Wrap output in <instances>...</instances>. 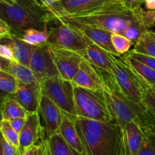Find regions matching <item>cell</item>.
<instances>
[{"label":"cell","instance_id":"52a82bcc","mask_svg":"<svg viewBox=\"0 0 155 155\" xmlns=\"http://www.w3.org/2000/svg\"><path fill=\"white\" fill-rule=\"evenodd\" d=\"M41 92L48 97L64 113L75 117L74 86L71 81L55 75L40 83Z\"/></svg>","mask_w":155,"mask_h":155},{"label":"cell","instance_id":"5bb4252c","mask_svg":"<svg viewBox=\"0 0 155 155\" xmlns=\"http://www.w3.org/2000/svg\"><path fill=\"white\" fill-rule=\"evenodd\" d=\"M110 0H59L49 9L53 18L70 16L88 12Z\"/></svg>","mask_w":155,"mask_h":155},{"label":"cell","instance_id":"f907efd6","mask_svg":"<svg viewBox=\"0 0 155 155\" xmlns=\"http://www.w3.org/2000/svg\"><path fill=\"white\" fill-rule=\"evenodd\" d=\"M2 39V38H1V37H0V39Z\"/></svg>","mask_w":155,"mask_h":155},{"label":"cell","instance_id":"8d00e7d4","mask_svg":"<svg viewBox=\"0 0 155 155\" xmlns=\"http://www.w3.org/2000/svg\"><path fill=\"white\" fill-rule=\"evenodd\" d=\"M2 145L3 155H18L16 148L8 143L2 136Z\"/></svg>","mask_w":155,"mask_h":155},{"label":"cell","instance_id":"2e32d148","mask_svg":"<svg viewBox=\"0 0 155 155\" xmlns=\"http://www.w3.org/2000/svg\"><path fill=\"white\" fill-rule=\"evenodd\" d=\"M73 86L94 91H101V80L95 66L84 58L71 80Z\"/></svg>","mask_w":155,"mask_h":155},{"label":"cell","instance_id":"7c38bea8","mask_svg":"<svg viewBox=\"0 0 155 155\" xmlns=\"http://www.w3.org/2000/svg\"><path fill=\"white\" fill-rule=\"evenodd\" d=\"M59 20L66 24L71 30L80 35L81 37L84 38L88 42L96 44L100 48H103L112 54H118V53L114 49L112 42H111L112 33L110 32L106 31L103 29L97 28V27L86 25V24H79V23L72 22V21H63L60 19Z\"/></svg>","mask_w":155,"mask_h":155},{"label":"cell","instance_id":"5b68a950","mask_svg":"<svg viewBox=\"0 0 155 155\" xmlns=\"http://www.w3.org/2000/svg\"><path fill=\"white\" fill-rule=\"evenodd\" d=\"M74 102L76 116L94 120L115 121L109 112L101 91L74 86Z\"/></svg>","mask_w":155,"mask_h":155},{"label":"cell","instance_id":"bcb514c9","mask_svg":"<svg viewBox=\"0 0 155 155\" xmlns=\"http://www.w3.org/2000/svg\"><path fill=\"white\" fill-rule=\"evenodd\" d=\"M0 155H3L2 145V134L0 133Z\"/></svg>","mask_w":155,"mask_h":155},{"label":"cell","instance_id":"7402d4cb","mask_svg":"<svg viewBox=\"0 0 155 155\" xmlns=\"http://www.w3.org/2000/svg\"><path fill=\"white\" fill-rule=\"evenodd\" d=\"M27 113L24 107L11 95L4 98L2 103L3 120H12L17 118H26Z\"/></svg>","mask_w":155,"mask_h":155},{"label":"cell","instance_id":"816d5d0a","mask_svg":"<svg viewBox=\"0 0 155 155\" xmlns=\"http://www.w3.org/2000/svg\"><path fill=\"white\" fill-rule=\"evenodd\" d=\"M130 155H133V154H130Z\"/></svg>","mask_w":155,"mask_h":155},{"label":"cell","instance_id":"74e56055","mask_svg":"<svg viewBox=\"0 0 155 155\" xmlns=\"http://www.w3.org/2000/svg\"><path fill=\"white\" fill-rule=\"evenodd\" d=\"M25 119L26 118H17V119L9 120V124H10V125L12 126V128L19 134L21 129H22L23 126H24V122H25Z\"/></svg>","mask_w":155,"mask_h":155},{"label":"cell","instance_id":"6da1fadb","mask_svg":"<svg viewBox=\"0 0 155 155\" xmlns=\"http://www.w3.org/2000/svg\"><path fill=\"white\" fill-rule=\"evenodd\" d=\"M101 80L102 93L116 124L125 128L133 121L145 136L155 138V117L143 103H137L122 93L111 74L95 67Z\"/></svg>","mask_w":155,"mask_h":155},{"label":"cell","instance_id":"ba28073f","mask_svg":"<svg viewBox=\"0 0 155 155\" xmlns=\"http://www.w3.org/2000/svg\"><path fill=\"white\" fill-rule=\"evenodd\" d=\"M54 25L48 28V41L50 45L75 51L83 56L90 42L71 30L66 24L56 18L52 19Z\"/></svg>","mask_w":155,"mask_h":155},{"label":"cell","instance_id":"44dd1931","mask_svg":"<svg viewBox=\"0 0 155 155\" xmlns=\"http://www.w3.org/2000/svg\"><path fill=\"white\" fill-rule=\"evenodd\" d=\"M125 59L130 68L135 71V74L145 82L149 86L155 85V71L147 66L144 64L138 61L136 59L133 58L126 53L123 54Z\"/></svg>","mask_w":155,"mask_h":155},{"label":"cell","instance_id":"603a6c76","mask_svg":"<svg viewBox=\"0 0 155 155\" xmlns=\"http://www.w3.org/2000/svg\"><path fill=\"white\" fill-rule=\"evenodd\" d=\"M132 50L139 54L155 58V39L149 34L148 30L140 36Z\"/></svg>","mask_w":155,"mask_h":155},{"label":"cell","instance_id":"7a4b0ae2","mask_svg":"<svg viewBox=\"0 0 155 155\" xmlns=\"http://www.w3.org/2000/svg\"><path fill=\"white\" fill-rule=\"evenodd\" d=\"M74 123L86 155H128L125 130L115 121L103 122L76 116Z\"/></svg>","mask_w":155,"mask_h":155},{"label":"cell","instance_id":"9a60e30c","mask_svg":"<svg viewBox=\"0 0 155 155\" xmlns=\"http://www.w3.org/2000/svg\"><path fill=\"white\" fill-rule=\"evenodd\" d=\"M40 83H18L15 93L12 95L28 114L39 111L40 100Z\"/></svg>","mask_w":155,"mask_h":155},{"label":"cell","instance_id":"c3c4849f","mask_svg":"<svg viewBox=\"0 0 155 155\" xmlns=\"http://www.w3.org/2000/svg\"><path fill=\"white\" fill-rule=\"evenodd\" d=\"M3 68H4V67L2 66V62L0 61V70H2Z\"/></svg>","mask_w":155,"mask_h":155},{"label":"cell","instance_id":"681fc988","mask_svg":"<svg viewBox=\"0 0 155 155\" xmlns=\"http://www.w3.org/2000/svg\"><path fill=\"white\" fill-rule=\"evenodd\" d=\"M150 88H151L152 89H153V91H155V85H153V86H150Z\"/></svg>","mask_w":155,"mask_h":155},{"label":"cell","instance_id":"f6af8a7d","mask_svg":"<svg viewBox=\"0 0 155 155\" xmlns=\"http://www.w3.org/2000/svg\"><path fill=\"white\" fill-rule=\"evenodd\" d=\"M0 2L6 3V4L9 5H15L17 2V0H0Z\"/></svg>","mask_w":155,"mask_h":155},{"label":"cell","instance_id":"30bf717a","mask_svg":"<svg viewBox=\"0 0 155 155\" xmlns=\"http://www.w3.org/2000/svg\"><path fill=\"white\" fill-rule=\"evenodd\" d=\"M29 68L40 83L57 75V70L52 58L48 44L35 46L30 58Z\"/></svg>","mask_w":155,"mask_h":155},{"label":"cell","instance_id":"f546056e","mask_svg":"<svg viewBox=\"0 0 155 155\" xmlns=\"http://www.w3.org/2000/svg\"><path fill=\"white\" fill-rule=\"evenodd\" d=\"M142 103L155 117V91H153L150 86L144 91Z\"/></svg>","mask_w":155,"mask_h":155},{"label":"cell","instance_id":"836d02e7","mask_svg":"<svg viewBox=\"0 0 155 155\" xmlns=\"http://www.w3.org/2000/svg\"><path fill=\"white\" fill-rule=\"evenodd\" d=\"M0 58L7 61L15 60L13 51L9 45L1 42L0 43Z\"/></svg>","mask_w":155,"mask_h":155},{"label":"cell","instance_id":"4dcf8cb0","mask_svg":"<svg viewBox=\"0 0 155 155\" xmlns=\"http://www.w3.org/2000/svg\"><path fill=\"white\" fill-rule=\"evenodd\" d=\"M137 155H155V138L145 136Z\"/></svg>","mask_w":155,"mask_h":155},{"label":"cell","instance_id":"f35d334b","mask_svg":"<svg viewBox=\"0 0 155 155\" xmlns=\"http://www.w3.org/2000/svg\"><path fill=\"white\" fill-rule=\"evenodd\" d=\"M118 1L122 2L124 4L135 8L141 7V5L144 4L145 0H118Z\"/></svg>","mask_w":155,"mask_h":155},{"label":"cell","instance_id":"277c9868","mask_svg":"<svg viewBox=\"0 0 155 155\" xmlns=\"http://www.w3.org/2000/svg\"><path fill=\"white\" fill-rule=\"evenodd\" d=\"M0 18L10 27L14 36H20L28 29L48 28L53 15L36 0H17L15 5L0 2Z\"/></svg>","mask_w":155,"mask_h":155},{"label":"cell","instance_id":"1f68e13d","mask_svg":"<svg viewBox=\"0 0 155 155\" xmlns=\"http://www.w3.org/2000/svg\"><path fill=\"white\" fill-rule=\"evenodd\" d=\"M140 15L141 21L147 30L155 27V10H144L141 8Z\"/></svg>","mask_w":155,"mask_h":155},{"label":"cell","instance_id":"b9f144b4","mask_svg":"<svg viewBox=\"0 0 155 155\" xmlns=\"http://www.w3.org/2000/svg\"><path fill=\"white\" fill-rule=\"evenodd\" d=\"M144 4L146 10H155V0H145Z\"/></svg>","mask_w":155,"mask_h":155},{"label":"cell","instance_id":"4316f807","mask_svg":"<svg viewBox=\"0 0 155 155\" xmlns=\"http://www.w3.org/2000/svg\"><path fill=\"white\" fill-rule=\"evenodd\" d=\"M18 82L15 77L4 70H0V90L9 95L15 93Z\"/></svg>","mask_w":155,"mask_h":155},{"label":"cell","instance_id":"83f0119b","mask_svg":"<svg viewBox=\"0 0 155 155\" xmlns=\"http://www.w3.org/2000/svg\"><path fill=\"white\" fill-rule=\"evenodd\" d=\"M0 133L8 143H9L18 150L19 134L12 128L9 121L3 120L1 127H0Z\"/></svg>","mask_w":155,"mask_h":155},{"label":"cell","instance_id":"ffe728a7","mask_svg":"<svg viewBox=\"0 0 155 155\" xmlns=\"http://www.w3.org/2000/svg\"><path fill=\"white\" fill-rule=\"evenodd\" d=\"M3 70L13 76L18 80V83H39L28 66L19 63L15 60L8 61V64L3 68Z\"/></svg>","mask_w":155,"mask_h":155},{"label":"cell","instance_id":"7dc6e473","mask_svg":"<svg viewBox=\"0 0 155 155\" xmlns=\"http://www.w3.org/2000/svg\"><path fill=\"white\" fill-rule=\"evenodd\" d=\"M148 33H149V34H150V36H151L152 37H153V39H155V32H153V31H151V30H148Z\"/></svg>","mask_w":155,"mask_h":155},{"label":"cell","instance_id":"d590c367","mask_svg":"<svg viewBox=\"0 0 155 155\" xmlns=\"http://www.w3.org/2000/svg\"><path fill=\"white\" fill-rule=\"evenodd\" d=\"M12 36L13 34L10 27L2 18H0V37L4 39V38L12 37Z\"/></svg>","mask_w":155,"mask_h":155},{"label":"cell","instance_id":"8992f818","mask_svg":"<svg viewBox=\"0 0 155 155\" xmlns=\"http://www.w3.org/2000/svg\"><path fill=\"white\" fill-rule=\"evenodd\" d=\"M112 75L117 86L126 97L137 103H142L143 95L148 85L143 81L126 62L124 56L110 53Z\"/></svg>","mask_w":155,"mask_h":155},{"label":"cell","instance_id":"e0dca14e","mask_svg":"<svg viewBox=\"0 0 155 155\" xmlns=\"http://www.w3.org/2000/svg\"><path fill=\"white\" fill-rule=\"evenodd\" d=\"M84 58L95 67L112 74V63L110 52L100 48L94 43H89L83 54Z\"/></svg>","mask_w":155,"mask_h":155},{"label":"cell","instance_id":"ab89813d","mask_svg":"<svg viewBox=\"0 0 155 155\" xmlns=\"http://www.w3.org/2000/svg\"><path fill=\"white\" fill-rule=\"evenodd\" d=\"M40 2H41V4L43 5L47 9H50L51 8H53L55 5L57 3V2L59 0H39Z\"/></svg>","mask_w":155,"mask_h":155},{"label":"cell","instance_id":"4fadbf2b","mask_svg":"<svg viewBox=\"0 0 155 155\" xmlns=\"http://www.w3.org/2000/svg\"><path fill=\"white\" fill-rule=\"evenodd\" d=\"M39 113L44 124L46 138L58 133L62 120V111L48 97L41 95Z\"/></svg>","mask_w":155,"mask_h":155},{"label":"cell","instance_id":"d4e9b609","mask_svg":"<svg viewBox=\"0 0 155 155\" xmlns=\"http://www.w3.org/2000/svg\"><path fill=\"white\" fill-rule=\"evenodd\" d=\"M21 38L23 41L31 45H40L47 43L48 41V28L43 30H36V29H28L21 33L20 36H17Z\"/></svg>","mask_w":155,"mask_h":155},{"label":"cell","instance_id":"e575fe53","mask_svg":"<svg viewBox=\"0 0 155 155\" xmlns=\"http://www.w3.org/2000/svg\"><path fill=\"white\" fill-rule=\"evenodd\" d=\"M36 155H51V154H50V148H49L48 140H47L46 138L43 139V140L38 144Z\"/></svg>","mask_w":155,"mask_h":155},{"label":"cell","instance_id":"ee69618b","mask_svg":"<svg viewBox=\"0 0 155 155\" xmlns=\"http://www.w3.org/2000/svg\"><path fill=\"white\" fill-rule=\"evenodd\" d=\"M8 95H9V94L5 93V92H2V90H0V101H3L4 98H5V97H7Z\"/></svg>","mask_w":155,"mask_h":155},{"label":"cell","instance_id":"d6a6232c","mask_svg":"<svg viewBox=\"0 0 155 155\" xmlns=\"http://www.w3.org/2000/svg\"><path fill=\"white\" fill-rule=\"evenodd\" d=\"M126 54H129V56H131L133 58L136 59L138 61L141 62V63L144 64L147 66L150 67V68H152V69L155 71V58L150 57V56L148 55H145V54H139V53L135 52L132 50L129 51Z\"/></svg>","mask_w":155,"mask_h":155},{"label":"cell","instance_id":"7bdbcfd3","mask_svg":"<svg viewBox=\"0 0 155 155\" xmlns=\"http://www.w3.org/2000/svg\"><path fill=\"white\" fill-rule=\"evenodd\" d=\"M2 103L3 101H0V127H1L2 122L3 120V115H2Z\"/></svg>","mask_w":155,"mask_h":155},{"label":"cell","instance_id":"f1b7e54d","mask_svg":"<svg viewBox=\"0 0 155 155\" xmlns=\"http://www.w3.org/2000/svg\"><path fill=\"white\" fill-rule=\"evenodd\" d=\"M147 30L144 26L141 19L139 21H136V22L133 23V24H130L129 26H128L120 34L126 36V38H128L129 40H131L135 44L136 41L138 39V38L140 37V36L143 33L147 31Z\"/></svg>","mask_w":155,"mask_h":155},{"label":"cell","instance_id":"3957f363","mask_svg":"<svg viewBox=\"0 0 155 155\" xmlns=\"http://www.w3.org/2000/svg\"><path fill=\"white\" fill-rule=\"evenodd\" d=\"M141 6L134 8L118 0H110L88 12L56 18L121 33L128 26L141 20Z\"/></svg>","mask_w":155,"mask_h":155},{"label":"cell","instance_id":"8fae6325","mask_svg":"<svg viewBox=\"0 0 155 155\" xmlns=\"http://www.w3.org/2000/svg\"><path fill=\"white\" fill-rule=\"evenodd\" d=\"M46 138L43 127L41 126L39 111L28 114L24 126L19 133L18 154H22L26 149L38 145Z\"/></svg>","mask_w":155,"mask_h":155},{"label":"cell","instance_id":"9c48e42d","mask_svg":"<svg viewBox=\"0 0 155 155\" xmlns=\"http://www.w3.org/2000/svg\"><path fill=\"white\" fill-rule=\"evenodd\" d=\"M49 47L58 75L64 80L71 81L84 57L75 51L50 45Z\"/></svg>","mask_w":155,"mask_h":155},{"label":"cell","instance_id":"d6986e66","mask_svg":"<svg viewBox=\"0 0 155 155\" xmlns=\"http://www.w3.org/2000/svg\"><path fill=\"white\" fill-rule=\"evenodd\" d=\"M124 130L128 155H137L145 138V135L133 121L128 123Z\"/></svg>","mask_w":155,"mask_h":155},{"label":"cell","instance_id":"484cf974","mask_svg":"<svg viewBox=\"0 0 155 155\" xmlns=\"http://www.w3.org/2000/svg\"><path fill=\"white\" fill-rule=\"evenodd\" d=\"M111 42L118 54L123 55L129 51L133 42L128 38L120 33H112L111 34Z\"/></svg>","mask_w":155,"mask_h":155},{"label":"cell","instance_id":"cb8c5ba5","mask_svg":"<svg viewBox=\"0 0 155 155\" xmlns=\"http://www.w3.org/2000/svg\"><path fill=\"white\" fill-rule=\"evenodd\" d=\"M51 155H75L59 133L46 138Z\"/></svg>","mask_w":155,"mask_h":155},{"label":"cell","instance_id":"ac0fdd59","mask_svg":"<svg viewBox=\"0 0 155 155\" xmlns=\"http://www.w3.org/2000/svg\"><path fill=\"white\" fill-rule=\"evenodd\" d=\"M0 41L10 46L15 61L29 67L30 58L35 48L34 45L27 44L20 37L14 35L12 37L0 39Z\"/></svg>","mask_w":155,"mask_h":155},{"label":"cell","instance_id":"60d3db41","mask_svg":"<svg viewBox=\"0 0 155 155\" xmlns=\"http://www.w3.org/2000/svg\"><path fill=\"white\" fill-rule=\"evenodd\" d=\"M37 146L38 145L30 147V148L26 149L22 154H21L20 155H36V150H37Z\"/></svg>","mask_w":155,"mask_h":155}]
</instances>
